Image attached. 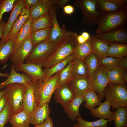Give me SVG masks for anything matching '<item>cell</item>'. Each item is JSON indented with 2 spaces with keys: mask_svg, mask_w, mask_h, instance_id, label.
Returning a JSON list of instances; mask_svg holds the SVG:
<instances>
[{
  "mask_svg": "<svg viewBox=\"0 0 127 127\" xmlns=\"http://www.w3.org/2000/svg\"><path fill=\"white\" fill-rule=\"evenodd\" d=\"M76 33L70 31L62 40L55 52L41 64L45 68L51 67L64 60L73 53L77 43Z\"/></svg>",
  "mask_w": 127,
  "mask_h": 127,
  "instance_id": "obj_1",
  "label": "cell"
},
{
  "mask_svg": "<svg viewBox=\"0 0 127 127\" xmlns=\"http://www.w3.org/2000/svg\"><path fill=\"white\" fill-rule=\"evenodd\" d=\"M127 22V10L105 13L97 24L96 34L105 33L126 26Z\"/></svg>",
  "mask_w": 127,
  "mask_h": 127,
  "instance_id": "obj_2",
  "label": "cell"
},
{
  "mask_svg": "<svg viewBox=\"0 0 127 127\" xmlns=\"http://www.w3.org/2000/svg\"><path fill=\"white\" fill-rule=\"evenodd\" d=\"M60 71L50 77L46 78L43 81L40 80L35 92L36 107L44 104H48L58 86Z\"/></svg>",
  "mask_w": 127,
  "mask_h": 127,
  "instance_id": "obj_3",
  "label": "cell"
},
{
  "mask_svg": "<svg viewBox=\"0 0 127 127\" xmlns=\"http://www.w3.org/2000/svg\"><path fill=\"white\" fill-rule=\"evenodd\" d=\"M104 97L110 102L113 110L120 107H127V86L126 84L108 83L104 91Z\"/></svg>",
  "mask_w": 127,
  "mask_h": 127,
  "instance_id": "obj_4",
  "label": "cell"
},
{
  "mask_svg": "<svg viewBox=\"0 0 127 127\" xmlns=\"http://www.w3.org/2000/svg\"><path fill=\"white\" fill-rule=\"evenodd\" d=\"M61 41L54 42L47 40L37 44L33 47L25 63L42 64L55 52Z\"/></svg>",
  "mask_w": 127,
  "mask_h": 127,
  "instance_id": "obj_5",
  "label": "cell"
},
{
  "mask_svg": "<svg viewBox=\"0 0 127 127\" xmlns=\"http://www.w3.org/2000/svg\"><path fill=\"white\" fill-rule=\"evenodd\" d=\"M97 0H74V5L82 11L83 25L90 27L97 24L103 14L98 12L96 8Z\"/></svg>",
  "mask_w": 127,
  "mask_h": 127,
  "instance_id": "obj_6",
  "label": "cell"
},
{
  "mask_svg": "<svg viewBox=\"0 0 127 127\" xmlns=\"http://www.w3.org/2000/svg\"><path fill=\"white\" fill-rule=\"evenodd\" d=\"M4 95L9 104L13 114L22 110V104L26 85L14 83L6 86Z\"/></svg>",
  "mask_w": 127,
  "mask_h": 127,
  "instance_id": "obj_7",
  "label": "cell"
},
{
  "mask_svg": "<svg viewBox=\"0 0 127 127\" xmlns=\"http://www.w3.org/2000/svg\"><path fill=\"white\" fill-rule=\"evenodd\" d=\"M89 79L91 89L98 93L101 100H103L104 97L105 89L109 83L106 68L99 65L93 76Z\"/></svg>",
  "mask_w": 127,
  "mask_h": 127,
  "instance_id": "obj_8",
  "label": "cell"
},
{
  "mask_svg": "<svg viewBox=\"0 0 127 127\" xmlns=\"http://www.w3.org/2000/svg\"><path fill=\"white\" fill-rule=\"evenodd\" d=\"M40 81L33 79L26 85L22 104V110L26 111L30 115L36 108L35 92Z\"/></svg>",
  "mask_w": 127,
  "mask_h": 127,
  "instance_id": "obj_9",
  "label": "cell"
},
{
  "mask_svg": "<svg viewBox=\"0 0 127 127\" xmlns=\"http://www.w3.org/2000/svg\"><path fill=\"white\" fill-rule=\"evenodd\" d=\"M33 47L30 35L23 41L14 52L11 53L10 60L14 65L24 63L30 54Z\"/></svg>",
  "mask_w": 127,
  "mask_h": 127,
  "instance_id": "obj_10",
  "label": "cell"
},
{
  "mask_svg": "<svg viewBox=\"0 0 127 127\" xmlns=\"http://www.w3.org/2000/svg\"><path fill=\"white\" fill-rule=\"evenodd\" d=\"M13 65L16 72H24L33 79L43 81L47 78L41 64L23 63Z\"/></svg>",
  "mask_w": 127,
  "mask_h": 127,
  "instance_id": "obj_11",
  "label": "cell"
},
{
  "mask_svg": "<svg viewBox=\"0 0 127 127\" xmlns=\"http://www.w3.org/2000/svg\"><path fill=\"white\" fill-rule=\"evenodd\" d=\"M49 13L52 16V21L48 40L52 42H59L65 37L69 31L66 30L65 25H63L62 28L59 26L57 19L56 9L55 5H53Z\"/></svg>",
  "mask_w": 127,
  "mask_h": 127,
  "instance_id": "obj_12",
  "label": "cell"
},
{
  "mask_svg": "<svg viewBox=\"0 0 127 127\" xmlns=\"http://www.w3.org/2000/svg\"><path fill=\"white\" fill-rule=\"evenodd\" d=\"M54 93L55 102L63 107L71 102L75 96L69 83L57 86Z\"/></svg>",
  "mask_w": 127,
  "mask_h": 127,
  "instance_id": "obj_13",
  "label": "cell"
},
{
  "mask_svg": "<svg viewBox=\"0 0 127 127\" xmlns=\"http://www.w3.org/2000/svg\"><path fill=\"white\" fill-rule=\"evenodd\" d=\"M126 27L125 26L105 33L91 35L109 43L127 44V32Z\"/></svg>",
  "mask_w": 127,
  "mask_h": 127,
  "instance_id": "obj_14",
  "label": "cell"
},
{
  "mask_svg": "<svg viewBox=\"0 0 127 127\" xmlns=\"http://www.w3.org/2000/svg\"><path fill=\"white\" fill-rule=\"evenodd\" d=\"M24 7L23 0H16L15 3L9 18L6 23L0 42L4 43L5 40L11 30L13 24L18 19L21 13L22 8Z\"/></svg>",
  "mask_w": 127,
  "mask_h": 127,
  "instance_id": "obj_15",
  "label": "cell"
},
{
  "mask_svg": "<svg viewBox=\"0 0 127 127\" xmlns=\"http://www.w3.org/2000/svg\"><path fill=\"white\" fill-rule=\"evenodd\" d=\"M32 79L25 73L20 74L15 70L13 64L11 65L10 74L7 79L0 84V90H2L7 85L11 83H19L26 85L32 80Z\"/></svg>",
  "mask_w": 127,
  "mask_h": 127,
  "instance_id": "obj_16",
  "label": "cell"
},
{
  "mask_svg": "<svg viewBox=\"0 0 127 127\" xmlns=\"http://www.w3.org/2000/svg\"><path fill=\"white\" fill-rule=\"evenodd\" d=\"M84 101L83 95H75L73 100L63 107L65 113L71 121H75L77 118L81 117L79 108Z\"/></svg>",
  "mask_w": 127,
  "mask_h": 127,
  "instance_id": "obj_17",
  "label": "cell"
},
{
  "mask_svg": "<svg viewBox=\"0 0 127 127\" xmlns=\"http://www.w3.org/2000/svg\"><path fill=\"white\" fill-rule=\"evenodd\" d=\"M111 104L110 102L106 99L103 103H101L97 107L95 108L90 110V113L93 117L107 119L108 122L111 123L114 112L110 110Z\"/></svg>",
  "mask_w": 127,
  "mask_h": 127,
  "instance_id": "obj_18",
  "label": "cell"
},
{
  "mask_svg": "<svg viewBox=\"0 0 127 127\" xmlns=\"http://www.w3.org/2000/svg\"><path fill=\"white\" fill-rule=\"evenodd\" d=\"M105 67L107 70L109 83L115 84H127V73L120 67Z\"/></svg>",
  "mask_w": 127,
  "mask_h": 127,
  "instance_id": "obj_19",
  "label": "cell"
},
{
  "mask_svg": "<svg viewBox=\"0 0 127 127\" xmlns=\"http://www.w3.org/2000/svg\"><path fill=\"white\" fill-rule=\"evenodd\" d=\"M53 5L52 0H40L29 8L30 17L33 20L49 13Z\"/></svg>",
  "mask_w": 127,
  "mask_h": 127,
  "instance_id": "obj_20",
  "label": "cell"
},
{
  "mask_svg": "<svg viewBox=\"0 0 127 127\" xmlns=\"http://www.w3.org/2000/svg\"><path fill=\"white\" fill-rule=\"evenodd\" d=\"M29 17V8H23L18 19L13 24L5 40L4 43L11 38H16L19 31Z\"/></svg>",
  "mask_w": 127,
  "mask_h": 127,
  "instance_id": "obj_21",
  "label": "cell"
},
{
  "mask_svg": "<svg viewBox=\"0 0 127 127\" xmlns=\"http://www.w3.org/2000/svg\"><path fill=\"white\" fill-rule=\"evenodd\" d=\"M96 8L97 11L103 14L107 12H117L127 10V4H118L108 0H97Z\"/></svg>",
  "mask_w": 127,
  "mask_h": 127,
  "instance_id": "obj_22",
  "label": "cell"
},
{
  "mask_svg": "<svg viewBox=\"0 0 127 127\" xmlns=\"http://www.w3.org/2000/svg\"><path fill=\"white\" fill-rule=\"evenodd\" d=\"M91 36L92 52L95 55L99 60L108 56L109 43L91 35Z\"/></svg>",
  "mask_w": 127,
  "mask_h": 127,
  "instance_id": "obj_23",
  "label": "cell"
},
{
  "mask_svg": "<svg viewBox=\"0 0 127 127\" xmlns=\"http://www.w3.org/2000/svg\"><path fill=\"white\" fill-rule=\"evenodd\" d=\"M50 110L48 104L37 107L30 115V123L35 125L42 123L49 117Z\"/></svg>",
  "mask_w": 127,
  "mask_h": 127,
  "instance_id": "obj_24",
  "label": "cell"
},
{
  "mask_svg": "<svg viewBox=\"0 0 127 127\" xmlns=\"http://www.w3.org/2000/svg\"><path fill=\"white\" fill-rule=\"evenodd\" d=\"M75 95H82L90 88V84L88 77L73 78L69 82Z\"/></svg>",
  "mask_w": 127,
  "mask_h": 127,
  "instance_id": "obj_25",
  "label": "cell"
},
{
  "mask_svg": "<svg viewBox=\"0 0 127 127\" xmlns=\"http://www.w3.org/2000/svg\"><path fill=\"white\" fill-rule=\"evenodd\" d=\"M9 122L12 127H30V115L25 111L13 114Z\"/></svg>",
  "mask_w": 127,
  "mask_h": 127,
  "instance_id": "obj_26",
  "label": "cell"
},
{
  "mask_svg": "<svg viewBox=\"0 0 127 127\" xmlns=\"http://www.w3.org/2000/svg\"><path fill=\"white\" fill-rule=\"evenodd\" d=\"M32 20L29 17L18 32L14 41L12 52H14L23 41L30 35L32 32L31 25Z\"/></svg>",
  "mask_w": 127,
  "mask_h": 127,
  "instance_id": "obj_27",
  "label": "cell"
},
{
  "mask_svg": "<svg viewBox=\"0 0 127 127\" xmlns=\"http://www.w3.org/2000/svg\"><path fill=\"white\" fill-rule=\"evenodd\" d=\"M52 21L49 13L32 20L31 26L32 32L42 29L50 28Z\"/></svg>",
  "mask_w": 127,
  "mask_h": 127,
  "instance_id": "obj_28",
  "label": "cell"
},
{
  "mask_svg": "<svg viewBox=\"0 0 127 127\" xmlns=\"http://www.w3.org/2000/svg\"><path fill=\"white\" fill-rule=\"evenodd\" d=\"M84 101V107L90 111L95 108L101 103L102 100L98 94L92 89H89L83 94Z\"/></svg>",
  "mask_w": 127,
  "mask_h": 127,
  "instance_id": "obj_29",
  "label": "cell"
},
{
  "mask_svg": "<svg viewBox=\"0 0 127 127\" xmlns=\"http://www.w3.org/2000/svg\"><path fill=\"white\" fill-rule=\"evenodd\" d=\"M72 71L73 78L88 77L87 68L84 60L75 57L72 60Z\"/></svg>",
  "mask_w": 127,
  "mask_h": 127,
  "instance_id": "obj_30",
  "label": "cell"
},
{
  "mask_svg": "<svg viewBox=\"0 0 127 127\" xmlns=\"http://www.w3.org/2000/svg\"><path fill=\"white\" fill-rule=\"evenodd\" d=\"M108 56L121 59L127 56V44L110 42Z\"/></svg>",
  "mask_w": 127,
  "mask_h": 127,
  "instance_id": "obj_31",
  "label": "cell"
},
{
  "mask_svg": "<svg viewBox=\"0 0 127 127\" xmlns=\"http://www.w3.org/2000/svg\"><path fill=\"white\" fill-rule=\"evenodd\" d=\"M91 42V37L89 40L84 43H77L73 52L75 57L84 60L92 52Z\"/></svg>",
  "mask_w": 127,
  "mask_h": 127,
  "instance_id": "obj_32",
  "label": "cell"
},
{
  "mask_svg": "<svg viewBox=\"0 0 127 127\" xmlns=\"http://www.w3.org/2000/svg\"><path fill=\"white\" fill-rule=\"evenodd\" d=\"M15 38H12L4 43L0 42V63H5L9 59L13 50Z\"/></svg>",
  "mask_w": 127,
  "mask_h": 127,
  "instance_id": "obj_33",
  "label": "cell"
},
{
  "mask_svg": "<svg viewBox=\"0 0 127 127\" xmlns=\"http://www.w3.org/2000/svg\"><path fill=\"white\" fill-rule=\"evenodd\" d=\"M114 112L113 120L115 127H127V107H120Z\"/></svg>",
  "mask_w": 127,
  "mask_h": 127,
  "instance_id": "obj_34",
  "label": "cell"
},
{
  "mask_svg": "<svg viewBox=\"0 0 127 127\" xmlns=\"http://www.w3.org/2000/svg\"><path fill=\"white\" fill-rule=\"evenodd\" d=\"M75 57L73 53L66 59L56 64L52 67L49 68H45L43 70L47 78L50 77L56 73L60 71Z\"/></svg>",
  "mask_w": 127,
  "mask_h": 127,
  "instance_id": "obj_35",
  "label": "cell"
},
{
  "mask_svg": "<svg viewBox=\"0 0 127 127\" xmlns=\"http://www.w3.org/2000/svg\"><path fill=\"white\" fill-rule=\"evenodd\" d=\"M51 29V28L40 29L32 32L30 37L33 47L39 43L48 40Z\"/></svg>",
  "mask_w": 127,
  "mask_h": 127,
  "instance_id": "obj_36",
  "label": "cell"
},
{
  "mask_svg": "<svg viewBox=\"0 0 127 127\" xmlns=\"http://www.w3.org/2000/svg\"><path fill=\"white\" fill-rule=\"evenodd\" d=\"M87 68L88 77L91 78L99 67V60L93 53L87 56L84 60Z\"/></svg>",
  "mask_w": 127,
  "mask_h": 127,
  "instance_id": "obj_37",
  "label": "cell"
},
{
  "mask_svg": "<svg viewBox=\"0 0 127 127\" xmlns=\"http://www.w3.org/2000/svg\"><path fill=\"white\" fill-rule=\"evenodd\" d=\"M72 60L60 71L58 86L69 83L73 78L72 71Z\"/></svg>",
  "mask_w": 127,
  "mask_h": 127,
  "instance_id": "obj_38",
  "label": "cell"
},
{
  "mask_svg": "<svg viewBox=\"0 0 127 127\" xmlns=\"http://www.w3.org/2000/svg\"><path fill=\"white\" fill-rule=\"evenodd\" d=\"M76 120L79 127H108V121L100 119L93 121H89L82 119L81 117L77 118Z\"/></svg>",
  "mask_w": 127,
  "mask_h": 127,
  "instance_id": "obj_39",
  "label": "cell"
},
{
  "mask_svg": "<svg viewBox=\"0 0 127 127\" xmlns=\"http://www.w3.org/2000/svg\"><path fill=\"white\" fill-rule=\"evenodd\" d=\"M13 115L9 104L7 102L4 108L0 112V127H4L9 122Z\"/></svg>",
  "mask_w": 127,
  "mask_h": 127,
  "instance_id": "obj_40",
  "label": "cell"
},
{
  "mask_svg": "<svg viewBox=\"0 0 127 127\" xmlns=\"http://www.w3.org/2000/svg\"><path fill=\"white\" fill-rule=\"evenodd\" d=\"M16 0H0V22L3 14L11 10Z\"/></svg>",
  "mask_w": 127,
  "mask_h": 127,
  "instance_id": "obj_41",
  "label": "cell"
},
{
  "mask_svg": "<svg viewBox=\"0 0 127 127\" xmlns=\"http://www.w3.org/2000/svg\"><path fill=\"white\" fill-rule=\"evenodd\" d=\"M120 59L110 56L106 57L99 60V64L105 67L119 66Z\"/></svg>",
  "mask_w": 127,
  "mask_h": 127,
  "instance_id": "obj_42",
  "label": "cell"
},
{
  "mask_svg": "<svg viewBox=\"0 0 127 127\" xmlns=\"http://www.w3.org/2000/svg\"><path fill=\"white\" fill-rule=\"evenodd\" d=\"M34 126L35 127H54L52 120L49 117L41 123Z\"/></svg>",
  "mask_w": 127,
  "mask_h": 127,
  "instance_id": "obj_43",
  "label": "cell"
},
{
  "mask_svg": "<svg viewBox=\"0 0 127 127\" xmlns=\"http://www.w3.org/2000/svg\"><path fill=\"white\" fill-rule=\"evenodd\" d=\"M69 1V0H53V4L56 6L58 9L63 7Z\"/></svg>",
  "mask_w": 127,
  "mask_h": 127,
  "instance_id": "obj_44",
  "label": "cell"
},
{
  "mask_svg": "<svg viewBox=\"0 0 127 127\" xmlns=\"http://www.w3.org/2000/svg\"><path fill=\"white\" fill-rule=\"evenodd\" d=\"M119 67L124 71L127 73V56L120 59Z\"/></svg>",
  "mask_w": 127,
  "mask_h": 127,
  "instance_id": "obj_45",
  "label": "cell"
},
{
  "mask_svg": "<svg viewBox=\"0 0 127 127\" xmlns=\"http://www.w3.org/2000/svg\"><path fill=\"white\" fill-rule=\"evenodd\" d=\"M40 0H23L24 8H29L31 7L37 3Z\"/></svg>",
  "mask_w": 127,
  "mask_h": 127,
  "instance_id": "obj_46",
  "label": "cell"
},
{
  "mask_svg": "<svg viewBox=\"0 0 127 127\" xmlns=\"http://www.w3.org/2000/svg\"><path fill=\"white\" fill-rule=\"evenodd\" d=\"M64 12L67 14H71L74 12V7L70 5H67L64 6L62 8Z\"/></svg>",
  "mask_w": 127,
  "mask_h": 127,
  "instance_id": "obj_47",
  "label": "cell"
},
{
  "mask_svg": "<svg viewBox=\"0 0 127 127\" xmlns=\"http://www.w3.org/2000/svg\"><path fill=\"white\" fill-rule=\"evenodd\" d=\"M7 102L6 99L4 95L0 100V112L4 108Z\"/></svg>",
  "mask_w": 127,
  "mask_h": 127,
  "instance_id": "obj_48",
  "label": "cell"
},
{
  "mask_svg": "<svg viewBox=\"0 0 127 127\" xmlns=\"http://www.w3.org/2000/svg\"><path fill=\"white\" fill-rule=\"evenodd\" d=\"M6 23L2 20L0 22V39L1 38Z\"/></svg>",
  "mask_w": 127,
  "mask_h": 127,
  "instance_id": "obj_49",
  "label": "cell"
},
{
  "mask_svg": "<svg viewBox=\"0 0 127 127\" xmlns=\"http://www.w3.org/2000/svg\"><path fill=\"white\" fill-rule=\"evenodd\" d=\"M76 39L77 43L79 44H83L87 41L81 34L78 35Z\"/></svg>",
  "mask_w": 127,
  "mask_h": 127,
  "instance_id": "obj_50",
  "label": "cell"
},
{
  "mask_svg": "<svg viewBox=\"0 0 127 127\" xmlns=\"http://www.w3.org/2000/svg\"><path fill=\"white\" fill-rule=\"evenodd\" d=\"M109 1L116 4H127V0H108Z\"/></svg>",
  "mask_w": 127,
  "mask_h": 127,
  "instance_id": "obj_51",
  "label": "cell"
},
{
  "mask_svg": "<svg viewBox=\"0 0 127 127\" xmlns=\"http://www.w3.org/2000/svg\"><path fill=\"white\" fill-rule=\"evenodd\" d=\"M81 35L87 41L89 40L91 37V36L90 35L89 33L87 32H83Z\"/></svg>",
  "mask_w": 127,
  "mask_h": 127,
  "instance_id": "obj_52",
  "label": "cell"
},
{
  "mask_svg": "<svg viewBox=\"0 0 127 127\" xmlns=\"http://www.w3.org/2000/svg\"><path fill=\"white\" fill-rule=\"evenodd\" d=\"M9 75V74L8 73H3L0 72V77L1 76L5 77H7Z\"/></svg>",
  "mask_w": 127,
  "mask_h": 127,
  "instance_id": "obj_53",
  "label": "cell"
},
{
  "mask_svg": "<svg viewBox=\"0 0 127 127\" xmlns=\"http://www.w3.org/2000/svg\"><path fill=\"white\" fill-rule=\"evenodd\" d=\"M5 92V90L0 91V100L4 95Z\"/></svg>",
  "mask_w": 127,
  "mask_h": 127,
  "instance_id": "obj_54",
  "label": "cell"
},
{
  "mask_svg": "<svg viewBox=\"0 0 127 127\" xmlns=\"http://www.w3.org/2000/svg\"><path fill=\"white\" fill-rule=\"evenodd\" d=\"M72 127H79L78 124L76 123H75L73 125V126Z\"/></svg>",
  "mask_w": 127,
  "mask_h": 127,
  "instance_id": "obj_55",
  "label": "cell"
}]
</instances>
